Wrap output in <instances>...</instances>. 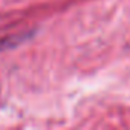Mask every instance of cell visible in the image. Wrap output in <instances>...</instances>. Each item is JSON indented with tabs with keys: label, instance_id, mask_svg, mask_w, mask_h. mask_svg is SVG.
Returning <instances> with one entry per match:
<instances>
[{
	"label": "cell",
	"instance_id": "cell-1",
	"mask_svg": "<svg viewBox=\"0 0 130 130\" xmlns=\"http://www.w3.org/2000/svg\"><path fill=\"white\" fill-rule=\"evenodd\" d=\"M26 35H15V37H8V38H2L0 40V51H5V49H9L12 46H17L22 40H25Z\"/></svg>",
	"mask_w": 130,
	"mask_h": 130
}]
</instances>
